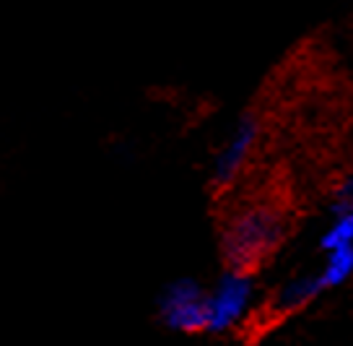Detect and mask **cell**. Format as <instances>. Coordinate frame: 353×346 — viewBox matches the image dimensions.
Here are the masks:
<instances>
[{"instance_id": "1", "label": "cell", "mask_w": 353, "mask_h": 346, "mask_svg": "<svg viewBox=\"0 0 353 346\" xmlns=\"http://www.w3.org/2000/svg\"><path fill=\"white\" fill-rule=\"evenodd\" d=\"M286 237V216L276 206L252 203L244 206L226 222L223 229V258L229 268L252 271L265 258L276 253Z\"/></svg>"}, {"instance_id": "2", "label": "cell", "mask_w": 353, "mask_h": 346, "mask_svg": "<svg viewBox=\"0 0 353 346\" xmlns=\"http://www.w3.org/2000/svg\"><path fill=\"white\" fill-rule=\"evenodd\" d=\"M159 318L179 334L208 331V291L192 279H176L159 294Z\"/></svg>"}, {"instance_id": "3", "label": "cell", "mask_w": 353, "mask_h": 346, "mask_svg": "<svg viewBox=\"0 0 353 346\" xmlns=\"http://www.w3.org/2000/svg\"><path fill=\"white\" fill-rule=\"evenodd\" d=\"M254 297V281L250 271L229 268L216 287L208 291V331L221 334V331H232L234 325H239L247 318L252 307Z\"/></svg>"}, {"instance_id": "4", "label": "cell", "mask_w": 353, "mask_h": 346, "mask_svg": "<svg viewBox=\"0 0 353 346\" xmlns=\"http://www.w3.org/2000/svg\"><path fill=\"white\" fill-rule=\"evenodd\" d=\"M257 120L254 117H242L234 125L232 135L226 138V144L221 146L213 162V180L219 185H232L234 180L242 175L244 164L252 157V148L257 144Z\"/></svg>"}, {"instance_id": "5", "label": "cell", "mask_w": 353, "mask_h": 346, "mask_svg": "<svg viewBox=\"0 0 353 346\" xmlns=\"http://www.w3.org/2000/svg\"><path fill=\"white\" fill-rule=\"evenodd\" d=\"M322 291H325V284H322L320 273H304V276H294V279L286 281V284L276 291L273 310H276V313H281V315L294 313V310H301V307H307L312 300H317Z\"/></svg>"}, {"instance_id": "6", "label": "cell", "mask_w": 353, "mask_h": 346, "mask_svg": "<svg viewBox=\"0 0 353 346\" xmlns=\"http://www.w3.org/2000/svg\"><path fill=\"white\" fill-rule=\"evenodd\" d=\"M317 273H320L325 289H335V287L345 284L353 276V245L327 250Z\"/></svg>"}, {"instance_id": "7", "label": "cell", "mask_w": 353, "mask_h": 346, "mask_svg": "<svg viewBox=\"0 0 353 346\" xmlns=\"http://www.w3.org/2000/svg\"><path fill=\"white\" fill-rule=\"evenodd\" d=\"M322 250H338L353 245V209H335V219L320 237Z\"/></svg>"}, {"instance_id": "8", "label": "cell", "mask_w": 353, "mask_h": 346, "mask_svg": "<svg viewBox=\"0 0 353 346\" xmlns=\"http://www.w3.org/2000/svg\"><path fill=\"white\" fill-rule=\"evenodd\" d=\"M335 209H353V198L351 201H335Z\"/></svg>"}]
</instances>
